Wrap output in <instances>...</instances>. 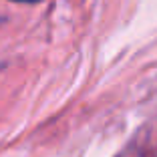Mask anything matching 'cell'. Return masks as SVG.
Masks as SVG:
<instances>
[{"label": "cell", "instance_id": "cell-1", "mask_svg": "<svg viewBox=\"0 0 157 157\" xmlns=\"http://www.w3.org/2000/svg\"><path fill=\"white\" fill-rule=\"evenodd\" d=\"M12 2H40V0H12Z\"/></svg>", "mask_w": 157, "mask_h": 157}]
</instances>
